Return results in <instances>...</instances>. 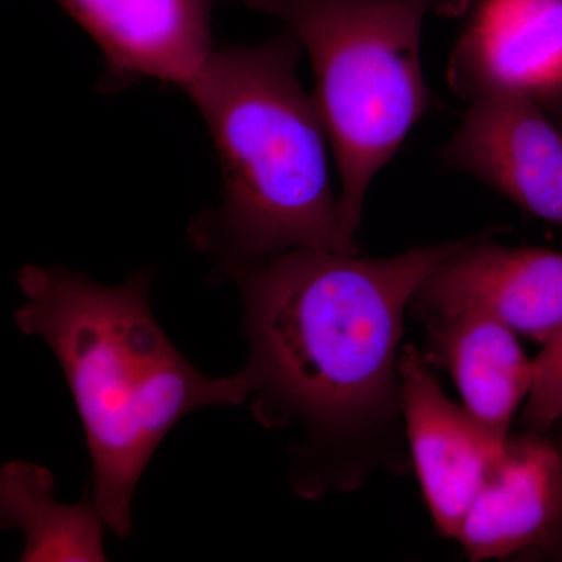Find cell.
Masks as SVG:
<instances>
[{
  "label": "cell",
  "mask_w": 562,
  "mask_h": 562,
  "mask_svg": "<svg viewBox=\"0 0 562 562\" xmlns=\"http://www.w3.org/2000/svg\"><path fill=\"white\" fill-rule=\"evenodd\" d=\"M460 241L387 258L321 249L277 255L235 283L244 302L247 405L297 432L290 480L302 497L360 490L408 469L401 342L414 292Z\"/></svg>",
  "instance_id": "obj_1"
},
{
  "label": "cell",
  "mask_w": 562,
  "mask_h": 562,
  "mask_svg": "<svg viewBox=\"0 0 562 562\" xmlns=\"http://www.w3.org/2000/svg\"><path fill=\"white\" fill-rule=\"evenodd\" d=\"M302 54L291 31L214 49L183 91L221 162V202L188 231L213 260L214 279L235 281L295 249L358 254L333 191L327 125L299 80Z\"/></svg>",
  "instance_id": "obj_2"
},
{
  "label": "cell",
  "mask_w": 562,
  "mask_h": 562,
  "mask_svg": "<svg viewBox=\"0 0 562 562\" xmlns=\"http://www.w3.org/2000/svg\"><path fill=\"white\" fill-rule=\"evenodd\" d=\"M150 269L117 286L60 266H25L20 330L54 351L79 409L92 497L117 538L132 532V498L162 439L188 414L247 401L241 372L211 379L173 346L150 308Z\"/></svg>",
  "instance_id": "obj_3"
},
{
  "label": "cell",
  "mask_w": 562,
  "mask_h": 562,
  "mask_svg": "<svg viewBox=\"0 0 562 562\" xmlns=\"http://www.w3.org/2000/svg\"><path fill=\"white\" fill-rule=\"evenodd\" d=\"M277 18L312 60L316 98L341 179L347 235L366 195L430 105L420 38L430 14L457 18L472 0H243Z\"/></svg>",
  "instance_id": "obj_4"
},
{
  "label": "cell",
  "mask_w": 562,
  "mask_h": 562,
  "mask_svg": "<svg viewBox=\"0 0 562 562\" xmlns=\"http://www.w3.org/2000/svg\"><path fill=\"white\" fill-rule=\"evenodd\" d=\"M461 125L441 151L453 171L483 180L532 216L562 228V131L527 92L483 83L465 92Z\"/></svg>",
  "instance_id": "obj_5"
},
{
  "label": "cell",
  "mask_w": 562,
  "mask_h": 562,
  "mask_svg": "<svg viewBox=\"0 0 562 562\" xmlns=\"http://www.w3.org/2000/svg\"><path fill=\"white\" fill-rule=\"evenodd\" d=\"M409 312L422 322L486 314L542 346L562 322V251L501 246L491 232L461 239L422 281Z\"/></svg>",
  "instance_id": "obj_6"
},
{
  "label": "cell",
  "mask_w": 562,
  "mask_h": 562,
  "mask_svg": "<svg viewBox=\"0 0 562 562\" xmlns=\"http://www.w3.org/2000/svg\"><path fill=\"white\" fill-rule=\"evenodd\" d=\"M103 57L99 91L158 81L184 91L214 50L213 0H55Z\"/></svg>",
  "instance_id": "obj_7"
},
{
  "label": "cell",
  "mask_w": 562,
  "mask_h": 562,
  "mask_svg": "<svg viewBox=\"0 0 562 562\" xmlns=\"http://www.w3.org/2000/svg\"><path fill=\"white\" fill-rule=\"evenodd\" d=\"M402 413L409 462L436 528L457 539L469 506L506 441L492 436L462 405L450 401L425 355H401Z\"/></svg>",
  "instance_id": "obj_8"
},
{
  "label": "cell",
  "mask_w": 562,
  "mask_h": 562,
  "mask_svg": "<svg viewBox=\"0 0 562 562\" xmlns=\"http://www.w3.org/2000/svg\"><path fill=\"white\" fill-rule=\"evenodd\" d=\"M562 516V462L547 435L508 438L465 513L458 532L471 561L527 554L546 541Z\"/></svg>",
  "instance_id": "obj_9"
},
{
  "label": "cell",
  "mask_w": 562,
  "mask_h": 562,
  "mask_svg": "<svg viewBox=\"0 0 562 562\" xmlns=\"http://www.w3.org/2000/svg\"><path fill=\"white\" fill-rule=\"evenodd\" d=\"M453 90L519 88L538 103L562 95V0H482L449 65Z\"/></svg>",
  "instance_id": "obj_10"
},
{
  "label": "cell",
  "mask_w": 562,
  "mask_h": 562,
  "mask_svg": "<svg viewBox=\"0 0 562 562\" xmlns=\"http://www.w3.org/2000/svg\"><path fill=\"white\" fill-rule=\"evenodd\" d=\"M427 358L452 375L464 408L502 441L532 384V360L516 333L486 314L462 312L424 321Z\"/></svg>",
  "instance_id": "obj_11"
},
{
  "label": "cell",
  "mask_w": 562,
  "mask_h": 562,
  "mask_svg": "<svg viewBox=\"0 0 562 562\" xmlns=\"http://www.w3.org/2000/svg\"><path fill=\"white\" fill-rule=\"evenodd\" d=\"M54 476L31 462L0 468V530L25 536L22 561H106L102 514L92 494L76 505L54 498Z\"/></svg>",
  "instance_id": "obj_12"
},
{
  "label": "cell",
  "mask_w": 562,
  "mask_h": 562,
  "mask_svg": "<svg viewBox=\"0 0 562 562\" xmlns=\"http://www.w3.org/2000/svg\"><path fill=\"white\" fill-rule=\"evenodd\" d=\"M562 417V322L532 360V384L525 401V431L547 435Z\"/></svg>",
  "instance_id": "obj_13"
},
{
  "label": "cell",
  "mask_w": 562,
  "mask_h": 562,
  "mask_svg": "<svg viewBox=\"0 0 562 562\" xmlns=\"http://www.w3.org/2000/svg\"><path fill=\"white\" fill-rule=\"evenodd\" d=\"M554 436H550L560 453L562 462V417L557 424L553 425L552 430ZM549 431V432H550ZM528 557L546 558V560L562 561V516L554 530L547 536L546 541L539 543L536 549H532Z\"/></svg>",
  "instance_id": "obj_14"
},
{
  "label": "cell",
  "mask_w": 562,
  "mask_h": 562,
  "mask_svg": "<svg viewBox=\"0 0 562 562\" xmlns=\"http://www.w3.org/2000/svg\"><path fill=\"white\" fill-rule=\"evenodd\" d=\"M539 105L547 111V114L557 122L558 127L562 131V95H558V98L550 99V101L539 103Z\"/></svg>",
  "instance_id": "obj_15"
}]
</instances>
